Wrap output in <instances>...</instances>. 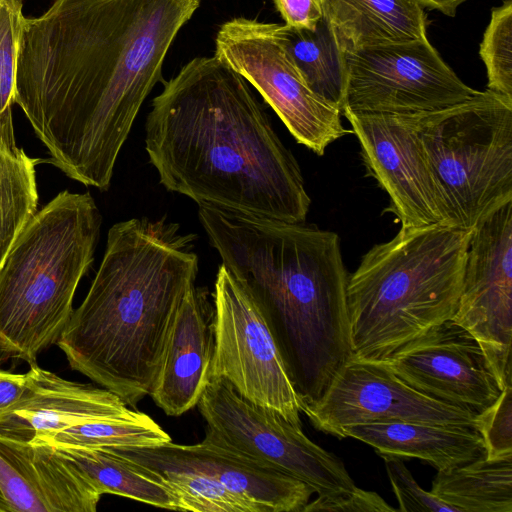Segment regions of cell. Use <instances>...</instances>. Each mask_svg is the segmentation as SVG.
I'll list each match as a JSON object with an SVG mask.
<instances>
[{
  "instance_id": "1",
  "label": "cell",
  "mask_w": 512,
  "mask_h": 512,
  "mask_svg": "<svg viewBox=\"0 0 512 512\" xmlns=\"http://www.w3.org/2000/svg\"><path fill=\"white\" fill-rule=\"evenodd\" d=\"M200 0H54L25 18L17 104L50 162L107 190L175 36Z\"/></svg>"
},
{
  "instance_id": "2",
  "label": "cell",
  "mask_w": 512,
  "mask_h": 512,
  "mask_svg": "<svg viewBox=\"0 0 512 512\" xmlns=\"http://www.w3.org/2000/svg\"><path fill=\"white\" fill-rule=\"evenodd\" d=\"M145 149L160 184L208 204L305 222L299 164L248 82L216 56L194 58L152 100Z\"/></svg>"
},
{
  "instance_id": "3",
  "label": "cell",
  "mask_w": 512,
  "mask_h": 512,
  "mask_svg": "<svg viewBox=\"0 0 512 512\" xmlns=\"http://www.w3.org/2000/svg\"><path fill=\"white\" fill-rule=\"evenodd\" d=\"M198 218L262 310L301 406L317 402L353 357L339 236L208 204Z\"/></svg>"
},
{
  "instance_id": "4",
  "label": "cell",
  "mask_w": 512,
  "mask_h": 512,
  "mask_svg": "<svg viewBox=\"0 0 512 512\" xmlns=\"http://www.w3.org/2000/svg\"><path fill=\"white\" fill-rule=\"evenodd\" d=\"M195 241L165 219L114 224L90 289L57 340L72 369L132 408L150 395L177 313L195 285Z\"/></svg>"
},
{
  "instance_id": "5",
  "label": "cell",
  "mask_w": 512,
  "mask_h": 512,
  "mask_svg": "<svg viewBox=\"0 0 512 512\" xmlns=\"http://www.w3.org/2000/svg\"><path fill=\"white\" fill-rule=\"evenodd\" d=\"M471 232L440 224L401 227L362 257L346 287L352 358L382 363L452 319Z\"/></svg>"
},
{
  "instance_id": "6",
  "label": "cell",
  "mask_w": 512,
  "mask_h": 512,
  "mask_svg": "<svg viewBox=\"0 0 512 512\" xmlns=\"http://www.w3.org/2000/svg\"><path fill=\"white\" fill-rule=\"evenodd\" d=\"M102 217L90 193L60 192L31 218L0 268V352L35 363L57 342L89 270Z\"/></svg>"
},
{
  "instance_id": "7",
  "label": "cell",
  "mask_w": 512,
  "mask_h": 512,
  "mask_svg": "<svg viewBox=\"0 0 512 512\" xmlns=\"http://www.w3.org/2000/svg\"><path fill=\"white\" fill-rule=\"evenodd\" d=\"M412 118L449 226L473 230L512 202V98L486 89Z\"/></svg>"
},
{
  "instance_id": "8",
  "label": "cell",
  "mask_w": 512,
  "mask_h": 512,
  "mask_svg": "<svg viewBox=\"0 0 512 512\" xmlns=\"http://www.w3.org/2000/svg\"><path fill=\"white\" fill-rule=\"evenodd\" d=\"M196 406L206 422L205 437L306 483L318 496L358 488L335 454L277 411L241 396L227 380L212 378Z\"/></svg>"
},
{
  "instance_id": "9",
  "label": "cell",
  "mask_w": 512,
  "mask_h": 512,
  "mask_svg": "<svg viewBox=\"0 0 512 512\" xmlns=\"http://www.w3.org/2000/svg\"><path fill=\"white\" fill-rule=\"evenodd\" d=\"M214 56L252 84L296 141L317 155L352 132L343 127L341 111L307 84L287 49L282 25L234 18L220 27Z\"/></svg>"
},
{
  "instance_id": "10",
  "label": "cell",
  "mask_w": 512,
  "mask_h": 512,
  "mask_svg": "<svg viewBox=\"0 0 512 512\" xmlns=\"http://www.w3.org/2000/svg\"><path fill=\"white\" fill-rule=\"evenodd\" d=\"M212 378H223L246 399L302 427L301 404L259 305L221 264L213 293Z\"/></svg>"
},
{
  "instance_id": "11",
  "label": "cell",
  "mask_w": 512,
  "mask_h": 512,
  "mask_svg": "<svg viewBox=\"0 0 512 512\" xmlns=\"http://www.w3.org/2000/svg\"><path fill=\"white\" fill-rule=\"evenodd\" d=\"M343 55L342 110L384 114L429 112L460 103L478 91L458 77L427 38Z\"/></svg>"
},
{
  "instance_id": "12",
  "label": "cell",
  "mask_w": 512,
  "mask_h": 512,
  "mask_svg": "<svg viewBox=\"0 0 512 512\" xmlns=\"http://www.w3.org/2000/svg\"><path fill=\"white\" fill-rule=\"evenodd\" d=\"M452 320L478 342L500 389L512 383V202L472 230Z\"/></svg>"
},
{
  "instance_id": "13",
  "label": "cell",
  "mask_w": 512,
  "mask_h": 512,
  "mask_svg": "<svg viewBox=\"0 0 512 512\" xmlns=\"http://www.w3.org/2000/svg\"><path fill=\"white\" fill-rule=\"evenodd\" d=\"M368 176L388 194L401 227L449 226L445 200L416 133L412 114L362 113L347 109Z\"/></svg>"
},
{
  "instance_id": "14",
  "label": "cell",
  "mask_w": 512,
  "mask_h": 512,
  "mask_svg": "<svg viewBox=\"0 0 512 512\" xmlns=\"http://www.w3.org/2000/svg\"><path fill=\"white\" fill-rule=\"evenodd\" d=\"M319 431L333 436L347 426L422 422L476 428L477 414L415 390L382 363L350 359L321 398L301 408Z\"/></svg>"
},
{
  "instance_id": "15",
  "label": "cell",
  "mask_w": 512,
  "mask_h": 512,
  "mask_svg": "<svg viewBox=\"0 0 512 512\" xmlns=\"http://www.w3.org/2000/svg\"><path fill=\"white\" fill-rule=\"evenodd\" d=\"M382 364L422 394L475 414L502 391L478 342L452 319L406 343Z\"/></svg>"
},
{
  "instance_id": "16",
  "label": "cell",
  "mask_w": 512,
  "mask_h": 512,
  "mask_svg": "<svg viewBox=\"0 0 512 512\" xmlns=\"http://www.w3.org/2000/svg\"><path fill=\"white\" fill-rule=\"evenodd\" d=\"M113 450L156 471L202 474L253 504L259 512H303L314 493L306 483L207 437L192 445L170 440L150 447Z\"/></svg>"
},
{
  "instance_id": "17",
  "label": "cell",
  "mask_w": 512,
  "mask_h": 512,
  "mask_svg": "<svg viewBox=\"0 0 512 512\" xmlns=\"http://www.w3.org/2000/svg\"><path fill=\"white\" fill-rule=\"evenodd\" d=\"M101 496L52 446L0 439V511L95 512Z\"/></svg>"
},
{
  "instance_id": "18",
  "label": "cell",
  "mask_w": 512,
  "mask_h": 512,
  "mask_svg": "<svg viewBox=\"0 0 512 512\" xmlns=\"http://www.w3.org/2000/svg\"><path fill=\"white\" fill-rule=\"evenodd\" d=\"M21 398L0 412V439L39 444L44 439L90 419L119 417L132 409L116 394L65 380L30 364Z\"/></svg>"
},
{
  "instance_id": "19",
  "label": "cell",
  "mask_w": 512,
  "mask_h": 512,
  "mask_svg": "<svg viewBox=\"0 0 512 512\" xmlns=\"http://www.w3.org/2000/svg\"><path fill=\"white\" fill-rule=\"evenodd\" d=\"M214 350V305L207 290L194 285L177 313L150 393L168 416L197 405L211 380Z\"/></svg>"
},
{
  "instance_id": "20",
  "label": "cell",
  "mask_w": 512,
  "mask_h": 512,
  "mask_svg": "<svg viewBox=\"0 0 512 512\" xmlns=\"http://www.w3.org/2000/svg\"><path fill=\"white\" fill-rule=\"evenodd\" d=\"M337 437L360 440L373 447L381 457L421 459L438 471L486 456L481 434L468 426L380 422L344 427Z\"/></svg>"
},
{
  "instance_id": "21",
  "label": "cell",
  "mask_w": 512,
  "mask_h": 512,
  "mask_svg": "<svg viewBox=\"0 0 512 512\" xmlns=\"http://www.w3.org/2000/svg\"><path fill=\"white\" fill-rule=\"evenodd\" d=\"M322 10L343 54L427 38L426 13L415 0H322Z\"/></svg>"
},
{
  "instance_id": "22",
  "label": "cell",
  "mask_w": 512,
  "mask_h": 512,
  "mask_svg": "<svg viewBox=\"0 0 512 512\" xmlns=\"http://www.w3.org/2000/svg\"><path fill=\"white\" fill-rule=\"evenodd\" d=\"M51 446V445H50ZM101 494H115L178 511V500L163 476L113 449L52 446Z\"/></svg>"
},
{
  "instance_id": "23",
  "label": "cell",
  "mask_w": 512,
  "mask_h": 512,
  "mask_svg": "<svg viewBox=\"0 0 512 512\" xmlns=\"http://www.w3.org/2000/svg\"><path fill=\"white\" fill-rule=\"evenodd\" d=\"M457 512H512V458H477L438 471L430 491Z\"/></svg>"
},
{
  "instance_id": "24",
  "label": "cell",
  "mask_w": 512,
  "mask_h": 512,
  "mask_svg": "<svg viewBox=\"0 0 512 512\" xmlns=\"http://www.w3.org/2000/svg\"><path fill=\"white\" fill-rule=\"evenodd\" d=\"M287 49L309 87L319 97L337 107L344 101V55L322 18L314 31L282 25Z\"/></svg>"
},
{
  "instance_id": "25",
  "label": "cell",
  "mask_w": 512,
  "mask_h": 512,
  "mask_svg": "<svg viewBox=\"0 0 512 512\" xmlns=\"http://www.w3.org/2000/svg\"><path fill=\"white\" fill-rule=\"evenodd\" d=\"M170 440V436L150 416L132 409L123 416L77 423L39 444L91 449H131L159 445Z\"/></svg>"
},
{
  "instance_id": "26",
  "label": "cell",
  "mask_w": 512,
  "mask_h": 512,
  "mask_svg": "<svg viewBox=\"0 0 512 512\" xmlns=\"http://www.w3.org/2000/svg\"><path fill=\"white\" fill-rule=\"evenodd\" d=\"M23 149H0V268L16 239L37 212L36 165Z\"/></svg>"
},
{
  "instance_id": "27",
  "label": "cell",
  "mask_w": 512,
  "mask_h": 512,
  "mask_svg": "<svg viewBox=\"0 0 512 512\" xmlns=\"http://www.w3.org/2000/svg\"><path fill=\"white\" fill-rule=\"evenodd\" d=\"M25 16L21 0H0V149L16 153L12 106L16 68Z\"/></svg>"
},
{
  "instance_id": "28",
  "label": "cell",
  "mask_w": 512,
  "mask_h": 512,
  "mask_svg": "<svg viewBox=\"0 0 512 512\" xmlns=\"http://www.w3.org/2000/svg\"><path fill=\"white\" fill-rule=\"evenodd\" d=\"M157 472L176 495L178 511L259 512L253 504L202 474L173 470Z\"/></svg>"
},
{
  "instance_id": "29",
  "label": "cell",
  "mask_w": 512,
  "mask_h": 512,
  "mask_svg": "<svg viewBox=\"0 0 512 512\" xmlns=\"http://www.w3.org/2000/svg\"><path fill=\"white\" fill-rule=\"evenodd\" d=\"M487 89L512 98V0L493 8L479 49Z\"/></svg>"
},
{
  "instance_id": "30",
  "label": "cell",
  "mask_w": 512,
  "mask_h": 512,
  "mask_svg": "<svg viewBox=\"0 0 512 512\" xmlns=\"http://www.w3.org/2000/svg\"><path fill=\"white\" fill-rule=\"evenodd\" d=\"M476 429L484 441L486 458H512V383L504 387L492 405L477 414Z\"/></svg>"
},
{
  "instance_id": "31",
  "label": "cell",
  "mask_w": 512,
  "mask_h": 512,
  "mask_svg": "<svg viewBox=\"0 0 512 512\" xmlns=\"http://www.w3.org/2000/svg\"><path fill=\"white\" fill-rule=\"evenodd\" d=\"M395 497L401 512H457L456 509L434 496L430 491L422 489L403 459L397 457H382Z\"/></svg>"
},
{
  "instance_id": "32",
  "label": "cell",
  "mask_w": 512,
  "mask_h": 512,
  "mask_svg": "<svg viewBox=\"0 0 512 512\" xmlns=\"http://www.w3.org/2000/svg\"><path fill=\"white\" fill-rule=\"evenodd\" d=\"M342 511V512H395L376 492L357 488L335 497L318 496L304 507L303 512Z\"/></svg>"
},
{
  "instance_id": "33",
  "label": "cell",
  "mask_w": 512,
  "mask_h": 512,
  "mask_svg": "<svg viewBox=\"0 0 512 512\" xmlns=\"http://www.w3.org/2000/svg\"><path fill=\"white\" fill-rule=\"evenodd\" d=\"M285 25L314 31L323 18L322 0H273Z\"/></svg>"
},
{
  "instance_id": "34",
  "label": "cell",
  "mask_w": 512,
  "mask_h": 512,
  "mask_svg": "<svg viewBox=\"0 0 512 512\" xmlns=\"http://www.w3.org/2000/svg\"><path fill=\"white\" fill-rule=\"evenodd\" d=\"M28 381V372L14 374L0 369V412L11 407L21 398Z\"/></svg>"
},
{
  "instance_id": "35",
  "label": "cell",
  "mask_w": 512,
  "mask_h": 512,
  "mask_svg": "<svg viewBox=\"0 0 512 512\" xmlns=\"http://www.w3.org/2000/svg\"><path fill=\"white\" fill-rule=\"evenodd\" d=\"M424 9L436 10L442 14L454 17L457 12V8L467 0H415Z\"/></svg>"
}]
</instances>
